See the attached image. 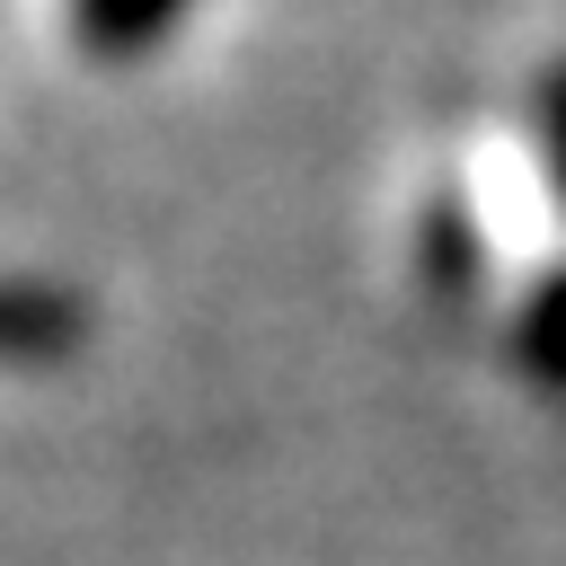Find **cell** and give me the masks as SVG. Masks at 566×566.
<instances>
[{"instance_id":"cell-1","label":"cell","mask_w":566,"mask_h":566,"mask_svg":"<svg viewBox=\"0 0 566 566\" xmlns=\"http://www.w3.org/2000/svg\"><path fill=\"white\" fill-rule=\"evenodd\" d=\"M88 345V301L44 274H0V363H62Z\"/></svg>"},{"instance_id":"cell-2","label":"cell","mask_w":566,"mask_h":566,"mask_svg":"<svg viewBox=\"0 0 566 566\" xmlns=\"http://www.w3.org/2000/svg\"><path fill=\"white\" fill-rule=\"evenodd\" d=\"M186 9H195V0H62L71 44L97 53V62H142V53H159V44L186 27Z\"/></svg>"},{"instance_id":"cell-3","label":"cell","mask_w":566,"mask_h":566,"mask_svg":"<svg viewBox=\"0 0 566 566\" xmlns=\"http://www.w3.org/2000/svg\"><path fill=\"white\" fill-rule=\"evenodd\" d=\"M513 363H522L539 389H566V265L522 301V318H513Z\"/></svg>"},{"instance_id":"cell-4","label":"cell","mask_w":566,"mask_h":566,"mask_svg":"<svg viewBox=\"0 0 566 566\" xmlns=\"http://www.w3.org/2000/svg\"><path fill=\"white\" fill-rule=\"evenodd\" d=\"M424 256H433L451 283H469V274H478V239H469L460 203H433V221H424Z\"/></svg>"},{"instance_id":"cell-5","label":"cell","mask_w":566,"mask_h":566,"mask_svg":"<svg viewBox=\"0 0 566 566\" xmlns=\"http://www.w3.org/2000/svg\"><path fill=\"white\" fill-rule=\"evenodd\" d=\"M539 133H548V177L566 195V62L548 71V97H539Z\"/></svg>"}]
</instances>
